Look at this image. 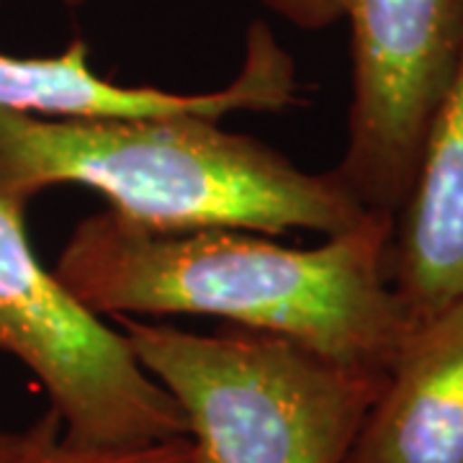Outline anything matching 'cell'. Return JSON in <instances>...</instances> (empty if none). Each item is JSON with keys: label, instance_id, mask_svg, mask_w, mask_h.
Segmentation results:
<instances>
[{"label": "cell", "instance_id": "cell-3", "mask_svg": "<svg viewBox=\"0 0 463 463\" xmlns=\"http://www.w3.org/2000/svg\"><path fill=\"white\" fill-rule=\"evenodd\" d=\"M114 319L206 463H343L386 381L270 332Z\"/></svg>", "mask_w": 463, "mask_h": 463}, {"label": "cell", "instance_id": "cell-9", "mask_svg": "<svg viewBox=\"0 0 463 463\" xmlns=\"http://www.w3.org/2000/svg\"><path fill=\"white\" fill-rule=\"evenodd\" d=\"M29 463H206V458L188 435L121 446H85L60 435Z\"/></svg>", "mask_w": 463, "mask_h": 463}, {"label": "cell", "instance_id": "cell-4", "mask_svg": "<svg viewBox=\"0 0 463 463\" xmlns=\"http://www.w3.org/2000/svg\"><path fill=\"white\" fill-rule=\"evenodd\" d=\"M0 353L26 365L85 446L188 435L175 399L139 365L127 337L36 258L26 206L0 196Z\"/></svg>", "mask_w": 463, "mask_h": 463}, {"label": "cell", "instance_id": "cell-6", "mask_svg": "<svg viewBox=\"0 0 463 463\" xmlns=\"http://www.w3.org/2000/svg\"><path fill=\"white\" fill-rule=\"evenodd\" d=\"M298 100L294 57L265 21L250 24L245 60L234 80L206 93H173L149 85H118L90 65V47L70 42L52 57L0 52V109L42 118H160L234 111L276 114Z\"/></svg>", "mask_w": 463, "mask_h": 463}, {"label": "cell", "instance_id": "cell-2", "mask_svg": "<svg viewBox=\"0 0 463 463\" xmlns=\"http://www.w3.org/2000/svg\"><path fill=\"white\" fill-rule=\"evenodd\" d=\"M65 183L157 230L330 237L371 214L335 173H307L214 118H42L0 109V196L26 206Z\"/></svg>", "mask_w": 463, "mask_h": 463}, {"label": "cell", "instance_id": "cell-11", "mask_svg": "<svg viewBox=\"0 0 463 463\" xmlns=\"http://www.w3.org/2000/svg\"><path fill=\"white\" fill-rule=\"evenodd\" d=\"M60 435L62 425L52 410L24 430H0V463H29Z\"/></svg>", "mask_w": 463, "mask_h": 463}, {"label": "cell", "instance_id": "cell-7", "mask_svg": "<svg viewBox=\"0 0 463 463\" xmlns=\"http://www.w3.org/2000/svg\"><path fill=\"white\" fill-rule=\"evenodd\" d=\"M343 463H463V298L410 330Z\"/></svg>", "mask_w": 463, "mask_h": 463}, {"label": "cell", "instance_id": "cell-8", "mask_svg": "<svg viewBox=\"0 0 463 463\" xmlns=\"http://www.w3.org/2000/svg\"><path fill=\"white\" fill-rule=\"evenodd\" d=\"M389 270L414 325L463 298V44L394 216Z\"/></svg>", "mask_w": 463, "mask_h": 463}, {"label": "cell", "instance_id": "cell-1", "mask_svg": "<svg viewBox=\"0 0 463 463\" xmlns=\"http://www.w3.org/2000/svg\"><path fill=\"white\" fill-rule=\"evenodd\" d=\"M392 232L394 216L371 212L301 250L234 227L157 230L109 209L70 232L54 273L100 317H216L386 371L414 327L392 286Z\"/></svg>", "mask_w": 463, "mask_h": 463}, {"label": "cell", "instance_id": "cell-5", "mask_svg": "<svg viewBox=\"0 0 463 463\" xmlns=\"http://www.w3.org/2000/svg\"><path fill=\"white\" fill-rule=\"evenodd\" d=\"M353 99L332 173L355 201L397 216L463 44V0H350Z\"/></svg>", "mask_w": 463, "mask_h": 463}, {"label": "cell", "instance_id": "cell-10", "mask_svg": "<svg viewBox=\"0 0 463 463\" xmlns=\"http://www.w3.org/2000/svg\"><path fill=\"white\" fill-rule=\"evenodd\" d=\"M60 3L67 8H83L90 0H60ZM263 5L301 32L330 29L332 24L347 18L350 11V0H263Z\"/></svg>", "mask_w": 463, "mask_h": 463}]
</instances>
